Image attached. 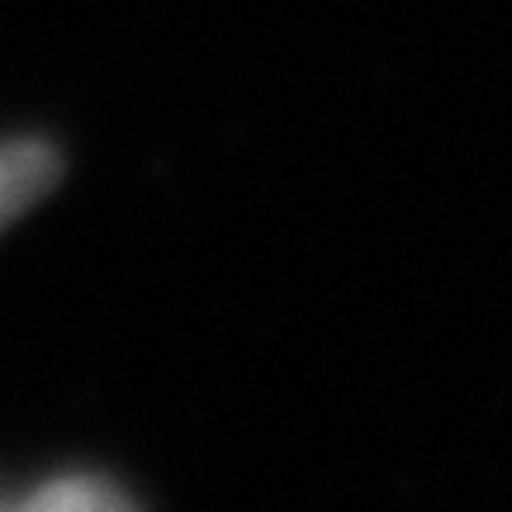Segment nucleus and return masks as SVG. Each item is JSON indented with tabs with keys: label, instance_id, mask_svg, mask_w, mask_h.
I'll use <instances>...</instances> for the list:
<instances>
[{
	"label": "nucleus",
	"instance_id": "f257e3e1",
	"mask_svg": "<svg viewBox=\"0 0 512 512\" xmlns=\"http://www.w3.org/2000/svg\"><path fill=\"white\" fill-rule=\"evenodd\" d=\"M62 176V162L48 143H0V228L10 219H19L24 209H34L53 181Z\"/></svg>",
	"mask_w": 512,
	"mask_h": 512
},
{
	"label": "nucleus",
	"instance_id": "f03ea898",
	"mask_svg": "<svg viewBox=\"0 0 512 512\" xmlns=\"http://www.w3.org/2000/svg\"><path fill=\"white\" fill-rule=\"evenodd\" d=\"M0 512H138V503L110 479L67 475L34 489L29 503H0Z\"/></svg>",
	"mask_w": 512,
	"mask_h": 512
}]
</instances>
